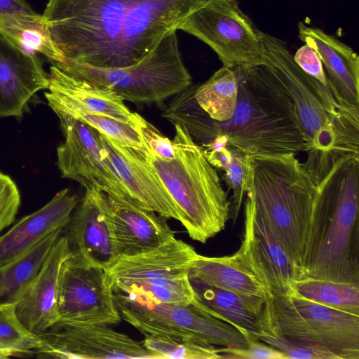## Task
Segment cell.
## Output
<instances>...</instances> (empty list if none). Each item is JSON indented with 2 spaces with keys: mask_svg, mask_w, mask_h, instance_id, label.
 <instances>
[{
  "mask_svg": "<svg viewBox=\"0 0 359 359\" xmlns=\"http://www.w3.org/2000/svg\"><path fill=\"white\" fill-rule=\"evenodd\" d=\"M210 1L49 0L43 15L65 62L123 68Z\"/></svg>",
  "mask_w": 359,
  "mask_h": 359,
  "instance_id": "cell-1",
  "label": "cell"
},
{
  "mask_svg": "<svg viewBox=\"0 0 359 359\" xmlns=\"http://www.w3.org/2000/svg\"><path fill=\"white\" fill-rule=\"evenodd\" d=\"M234 69L238 97L229 120L210 118L196 102L191 86L174 95L163 116L183 125L201 147L217 139L249 156L307 151L295 105L272 67L262 64Z\"/></svg>",
  "mask_w": 359,
  "mask_h": 359,
  "instance_id": "cell-2",
  "label": "cell"
},
{
  "mask_svg": "<svg viewBox=\"0 0 359 359\" xmlns=\"http://www.w3.org/2000/svg\"><path fill=\"white\" fill-rule=\"evenodd\" d=\"M307 152L314 193L301 278L359 284V154Z\"/></svg>",
  "mask_w": 359,
  "mask_h": 359,
  "instance_id": "cell-3",
  "label": "cell"
},
{
  "mask_svg": "<svg viewBox=\"0 0 359 359\" xmlns=\"http://www.w3.org/2000/svg\"><path fill=\"white\" fill-rule=\"evenodd\" d=\"M314 187L296 154L249 156L245 196L302 271Z\"/></svg>",
  "mask_w": 359,
  "mask_h": 359,
  "instance_id": "cell-4",
  "label": "cell"
},
{
  "mask_svg": "<svg viewBox=\"0 0 359 359\" xmlns=\"http://www.w3.org/2000/svg\"><path fill=\"white\" fill-rule=\"evenodd\" d=\"M174 126V158L163 160L149 151L146 156L176 204L189 236L205 243L225 228L231 202L202 147L183 125Z\"/></svg>",
  "mask_w": 359,
  "mask_h": 359,
  "instance_id": "cell-5",
  "label": "cell"
},
{
  "mask_svg": "<svg viewBox=\"0 0 359 359\" xmlns=\"http://www.w3.org/2000/svg\"><path fill=\"white\" fill-rule=\"evenodd\" d=\"M266 63L292 100L305 135L307 151L343 149L359 154V117L342 109L332 91L305 73L286 43L259 32Z\"/></svg>",
  "mask_w": 359,
  "mask_h": 359,
  "instance_id": "cell-6",
  "label": "cell"
},
{
  "mask_svg": "<svg viewBox=\"0 0 359 359\" xmlns=\"http://www.w3.org/2000/svg\"><path fill=\"white\" fill-rule=\"evenodd\" d=\"M261 329L320 347L337 359H359V314L310 301L292 289L265 299Z\"/></svg>",
  "mask_w": 359,
  "mask_h": 359,
  "instance_id": "cell-7",
  "label": "cell"
},
{
  "mask_svg": "<svg viewBox=\"0 0 359 359\" xmlns=\"http://www.w3.org/2000/svg\"><path fill=\"white\" fill-rule=\"evenodd\" d=\"M72 76L109 88L125 101L138 104L163 102L191 86L176 31L166 35L140 62L123 68H102L65 62L57 67Z\"/></svg>",
  "mask_w": 359,
  "mask_h": 359,
  "instance_id": "cell-8",
  "label": "cell"
},
{
  "mask_svg": "<svg viewBox=\"0 0 359 359\" xmlns=\"http://www.w3.org/2000/svg\"><path fill=\"white\" fill-rule=\"evenodd\" d=\"M198 253L174 238L151 251L120 256L107 269L114 292L180 306L194 300L189 271Z\"/></svg>",
  "mask_w": 359,
  "mask_h": 359,
  "instance_id": "cell-9",
  "label": "cell"
},
{
  "mask_svg": "<svg viewBox=\"0 0 359 359\" xmlns=\"http://www.w3.org/2000/svg\"><path fill=\"white\" fill-rule=\"evenodd\" d=\"M114 296L121 318L142 334L187 337L223 348H243L250 343L236 327L192 304L160 303L117 292Z\"/></svg>",
  "mask_w": 359,
  "mask_h": 359,
  "instance_id": "cell-10",
  "label": "cell"
},
{
  "mask_svg": "<svg viewBox=\"0 0 359 359\" xmlns=\"http://www.w3.org/2000/svg\"><path fill=\"white\" fill-rule=\"evenodd\" d=\"M208 45L223 66L235 68L266 63L259 30L236 0H211L177 27Z\"/></svg>",
  "mask_w": 359,
  "mask_h": 359,
  "instance_id": "cell-11",
  "label": "cell"
},
{
  "mask_svg": "<svg viewBox=\"0 0 359 359\" xmlns=\"http://www.w3.org/2000/svg\"><path fill=\"white\" fill-rule=\"evenodd\" d=\"M58 320L84 324H117L121 317L106 269L72 253L59 277Z\"/></svg>",
  "mask_w": 359,
  "mask_h": 359,
  "instance_id": "cell-12",
  "label": "cell"
},
{
  "mask_svg": "<svg viewBox=\"0 0 359 359\" xmlns=\"http://www.w3.org/2000/svg\"><path fill=\"white\" fill-rule=\"evenodd\" d=\"M55 113L65 136L57 149V164L62 177L77 181L85 189L95 187L107 194L135 203L107 156L99 132L67 114Z\"/></svg>",
  "mask_w": 359,
  "mask_h": 359,
  "instance_id": "cell-13",
  "label": "cell"
},
{
  "mask_svg": "<svg viewBox=\"0 0 359 359\" xmlns=\"http://www.w3.org/2000/svg\"><path fill=\"white\" fill-rule=\"evenodd\" d=\"M43 357L81 359H158L142 344L109 325L84 324L58 320L38 334Z\"/></svg>",
  "mask_w": 359,
  "mask_h": 359,
  "instance_id": "cell-14",
  "label": "cell"
},
{
  "mask_svg": "<svg viewBox=\"0 0 359 359\" xmlns=\"http://www.w3.org/2000/svg\"><path fill=\"white\" fill-rule=\"evenodd\" d=\"M237 260L265 287L269 296L286 292L302 271L252 201H244V231Z\"/></svg>",
  "mask_w": 359,
  "mask_h": 359,
  "instance_id": "cell-15",
  "label": "cell"
},
{
  "mask_svg": "<svg viewBox=\"0 0 359 359\" xmlns=\"http://www.w3.org/2000/svg\"><path fill=\"white\" fill-rule=\"evenodd\" d=\"M92 187L110 226L118 257L142 254L175 238L165 217Z\"/></svg>",
  "mask_w": 359,
  "mask_h": 359,
  "instance_id": "cell-16",
  "label": "cell"
},
{
  "mask_svg": "<svg viewBox=\"0 0 359 359\" xmlns=\"http://www.w3.org/2000/svg\"><path fill=\"white\" fill-rule=\"evenodd\" d=\"M99 137L107 156L133 201L166 219L180 222L176 204L147 160V151L124 145L100 133Z\"/></svg>",
  "mask_w": 359,
  "mask_h": 359,
  "instance_id": "cell-17",
  "label": "cell"
},
{
  "mask_svg": "<svg viewBox=\"0 0 359 359\" xmlns=\"http://www.w3.org/2000/svg\"><path fill=\"white\" fill-rule=\"evenodd\" d=\"M299 38L318 53L339 105L359 117V57L348 45L320 28L298 23Z\"/></svg>",
  "mask_w": 359,
  "mask_h": 359,
  "instance_id": "cell-18",
  "label": "cell"
},
{
  "mask_svg": "<svg viewBox=\"0 0 359 359\" xmlns=\"http://www.w3.org/2000/svg\"><path fill=\"white\" fill-rule=\"evenodd\" d=\"M48 74L36 54L19 48L0 34V117L22 116Z\"/></svg>",
  "mask_w": 359,
  "mask_h": 359,
  "instance_id": "cell-19",
  "label": "cell"
},
{
  "mask_svg": "<svg viewBox=\"0 0 359 359\" xmlns=\"http://www.w3.org/2000/svg\"><path fill=\"white\" fill-rule=\"evenodd\" d=\"M71 254L67 238L62 233L36 276L15 304L17 317L33 334L43 332L58 320L60 271L62 262Z\"/></svg>",
  "mask_w": 359,
  "mask_h": 359,
  "instance_id": "cell-20",
  "label": "cell"
},
{
  "mask_svg": "<svg viewBox=\"0 0 359 359\" xmlns=\"http://www.w3.org/2000/svg\"><path fill=\"white\" fill-rule=\"evenodd\" d=\"M62 233L70 251L107 269L118 257L110 226L93 187L86 193Z\"/></svg>",
  "mask_w": 359,
  "mask_h": 359,
  "instance_id": "cell-21",
  "label": "cell"
},
{
  "mask_svg": "<svg viewBox=\"0 0 359 359\" xmlns=\"http://www.w3.org/2000/svg\"><path fill=\"white\" fill-rule=\"evenodd\" d=\"M78 203L77 196L65 189L41 208L22 218L0 236V268L25 254L55 230L63 229Z\"/></svg>",
  "mask_w": 359,
  "mask_h": 359,
  "instance_id": "cell-22",
  "label": "cell"
},
{
  "mask_svg": "<svg viewBox=\"0 0 359 359\" xmlns=\"http://www.w3.org/2000/svg\"><path fill=\"white\" fill-rule=\"evenodd\" d=\"M192 303L210 316L238 330L250 342L259 341V322L265 307L264 297L225 290L191 280Z\"/></svg>",
  "mask_w": 359,
  "mask_h": 359,
  "instance_id": "cell-23",
  "label": "cell"
},
{
  "mask_svg": "<svg viewBox=\"0 0 359 359\" xmlns=\"http://www.w3.org/2000/svg\"><path fill=\"white\" fill-rule=\"evenodd\" d=\"M48 89L53 97L135 126L136 113L130 111L115 92L68 74L53 65L48 74Z\"/></svg>",
  "mask_w": 359,
  "mask_h": 359,
  "instance_id": "cell-24",
  "label": "cell"
},
{
  "mask_svg": "<svg viewBox=\"0 0 359 359\" xmlns=\"http://www.w3.org/2000/svg\"><path fill=\"white\" fill-rule=\"evenodd\" d=\"M189 279L244 294L266 298L269 293L233 255L205 257L198 255L189 271Z\"/></svg>",
  "mask_w": 359,
  "mask_h": 359,
  "instance_id": "cell-25",
  "label": "cell"
},
{
  "mask_svg": "<svg viewBox=\"0 0 359 359\" xmlns=\"http://www.w3.org/2000/svg\"><path fill=\"white\" fill-rule=\"evenodd\" d=\"M0 34L22 50L40 53L59 67L65 58L55 45L43 15L18 12L0 17Z\"/></svg>",
  "mask_w": 359,
  "mask_h": 359,
  "instance_id": "cell-26",
  "label": "cell"
},
{
  "mask_svg": "<svg viewBox=\"0 0 359 359\" xmlns=\"http://www.w3.org/2000/svg\"><path fill=\"white\" fill-rule=\"evenodd\" d=\"M62 229L55 230L25 254L0 268V306L18 303L36 276Z\"/></svg>",
  "mask_w": 359,
  "mask_h": 359,
  "instance_id": "cell-27",
  "label": "cell"
},
{
  "mask_svg": "<svg viewBox=\"0 0 359 359\" xmlns=\"http://www.w3.org/2000/svg\"><path fill=\"white\" fill-rule=\"evenodd\" d=\"M201 147L209 163L217 170L224 172L225 183L229 190L232 191L230 218L235 222L245 194L249 155L217 139Z\"/></svg>",
  "mask_w": 359,
  "mask_h": 359,
  "instance_id": "cell-28",
  "label": "cell"
},
{
  "mask_svg": "<svg viewBox=\"0 0 359 359\" xmlns=\"http://www.w3.org/2000/svg\"><path fill=\"white\" fill-rule=\"evenodd\" d=\"M238 77L234 68L223 66L204 83L196 87L194 97L199 107L212 120H229L236 109Z\"/></svg>",
  "mask_w": 359,
  "mask_h": 359,
  "instance_id": "cell-29",
  "label": "cell"
},
{
  "mask_svg": "<svg viewBox=\"0 0 359 359\" xmlns=\"http://www.w3.org/2000/svg\"><path fill=\"white\" fill-rule=\"evenodd\" d=\"M45 97L48 105L54 111L67 114L124 145L142 151H148L134 125L106 115L95 113L75 104L57 99L48 93H45Z\"/></svg>",
  "mask_w": 359,
  "mask_h": 359,
  "instance_id": "cell-30",
  "label": "cell"
},
{
  "mask_svg": "<svg viewBox=\"0 0 359 359\" xmlns=\"http://www.w3.org/2000/svg\"><path fill=\"white\" fill-rule=\"evenodd\" d=\"M290 289L310 301L359 314V284L307 277L294 281Z\"/></svg>",
  "mask_w": 359,
  "mask_h": 359,
  "instance_id": "cell-31",
  "label": "cell"
},
{
  "mask_svg": "<svg viewBox=\"0 0 359 359\" xmlns=\"http://www.w3.org/2000/svg\"><path fill=\"white\" fill-rule=\"evenodd\" d=\"M142 345L158 359H218L223 358L222 348L194 338L176 336L144 334Z\"/></svg>",
  "mask_w": 359,
  "mask_h": 359,
  "instance_id": "cell-32",
  "label": "cell"
},
{
  "mask_svg": "<svg viewBox=\"0 0 359 359\" xmlns=\"http://www.w3.org/2000/svg\"><path fill=\"white\" fill-rule=\"evenodd\" d=\"M40 337L30 332L15 313V304L0 306V354L4 358L36 353Z\"/></svg>",
  "mask_w": 359,
  "mask_h": 359,
  "instance_id": "cell-33",
  "label": "cell"
},
{
  "mask_svg": "<svg viewBox=\"0 0 359 359\" xmlns=\"http://www.w3.org/2000/svg\"><path fill=\"white\" fill-rule=\"evenodd\" d=\"M257 338L282 352L286 358L337 359L334 355L325 349L299 342L268 330L261 329Z\"/></svg>",
  "mask_w": 359,
  "mask_h": 359,
  "instance_id": "cell-34",
  "label": "cell"
},
{
  "mask_svg": "<svg viewBox=\"0 0 359 359\" xmlns=\"http://www.w3.org/2000/svg\"><path fill=\"white\" fill-rule=\"evenodd\" d=\"M135 126L149 153L166 161L174 158L175 149L172 141L165 137L155 126L137 113Z\"/></svg>",
  "mask_w": 359,
  "mask_h": 359,
  "instance_id": "cell-35",
  "label": "cell"
},
{
  "mask_svg": "<svg viewBox=\"0 0 359 359\" xmlns=\"http://www.w3.org/2000/svg\"><path fill=\"white\" fill-rule=\"evenodd\" d=\"M20 205L16 184L8 175L0 172V233L14 222Z\"/></svg>",
  "mask_w": 359,
  "mask_h": 359,
  "instance_id": "cell-36",
  "label": "cell"
},
{
  "mask_svg": "<svg viewBox=\"0 0 359 359\" xmlns=\"http://www.w3.org/2000/svg\"><path fill=\"white\" fill-rule=\"evenodd\" d=\"M293 58L305 73L320 82L324 87L331 90L323 62L314 48L305 44L297 49Z\"/></svg>",
  "mask_w": 359,
  "mask_h": 359,
  "instance_id": "cell-37",
  "label": "cell"
},
{
  "mask_svg": "<svg viewBox=\"0 0 359 359\" xmlns=\"http://www.w3.org/2000/svg\"><path fill=\"white\" fill-rule=\"evenodd\" d=\"M223 358L286 359L280 351L261 341L249 343L243 348H222Z\"/></svg>",
  "mask_w": 359,
  "mask_h": 359,
  "instance_id": "cell-38",
  "label": "cell"
},
{
  "mask_svg": "<svg viewBox=\"0 0 359 359\" xmlns=\"http://www.w3.org/2000/svg\"><path fill=\"white\" fill-rule=\"evenodd\" d=\"M33 11L25 0H0V17L5 14Z\"/></svg>",
  "mask_w": 359,
  "mask_h": 359,
  "instance_id": "cell-39",
  "label": "cell"
},
{
  "mask_svg": "<svg viewBox=\"0 0 359 359\" xmlns=\"http://www.w3.org/2000/svg\"><path fill=\"white\" fill-rule=\"evenodd\" d=\"M1 358H4L2 355L0 354V359H1Z\"/></svg>",
  "mask_w": 359,
  "mask_h": 359,
  "instance_id": "cell-40",
  "label": "cell"
}]
</instances>
